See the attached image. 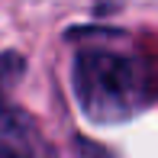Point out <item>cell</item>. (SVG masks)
<instances>
[{
	"label": "cell",
	"mask_w": 158,
	"mask_h": 158,
	"mask_svg": "<svg viewBox=\"0 0 158 158\" xmlns=\"http://www.w3.org/2000/svg\"><path fill=\"white\" fill-rule=\"evenodd\" d=\"M113 32L100 42H81L71 55V90L90 123L116 126L145 113L158 100V55L132 45H113Z\"/></svg>",
	"instance_id": "obj_1"
},
{
	"label": "cell",
	"mask_w": 158,
	"mask_h": 158,
	"mask_svg": "<svg viewBox=\"0 0 158 158\" xmlns=\"http://www.w3.org/2000/svg\"><path fill=\"white\" fill-rule=\"evenodd\" d=\"M0 158H58V152L26 110L0 103Z\"/></svg>",
	"instance_id": "obj_2"
},
{
	"label": "cell",
	"mask_w": 158,
	"mask_h": 158,
	"mask_svg": "<svg viewBox=\"0 0 158 158\" xmlns=\"http://www.w3.org/2000/svg\"><path fill=\"white\" fill-rule=\"evenodd\" d=\"M23 71H26V61H23L19 52H3L0 55V103H3V97L19 84Z\"/></svg>",
	"instance_id": "obj_3"
}]
</instances>
